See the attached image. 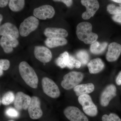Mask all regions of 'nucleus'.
Returning a JSON list of instances; mask_svg holds the SVG:
<instances>
[{"instance_id":"32","label":"nucleus","mask_w":121,"mask_h":121,"mask_svg":"<svg viewBox=\"0 0 121 121\" xmlns=\"http://www.w3.org/2000/svg\"><path fill=\"white\" fill-rule=\"evenodd\" d=\"M112 18L115 22L121 24V14L114 15L113 16Z\"/></svg>"},{"instance_id":"8","label":"nucleus","mask_w":121,"mask_h":121,"mask_svg":"<svg viewBox=\"0 0 121 121\" xmlns=\"http://www.w3.org/2000/svg\"><path fill=\"white\" fill-rule=\"evenodd\" d=\"M55 13V9L50 5H44L35 9L33 10L34 16L40 20H45L54 17Z\"/></svg>"},{"instance_id":"5","label":"nucleus","mask_w":121,"mask_h":121,"mask_svg":"<svg viewBox=\"0 0 121 121\" xmlns=\"http://www.w3.org/2000/svg\"><path fill=\"white\" fill-rule=\"evenodd\" d=\"M39 24V20L35 17L31 16L27 17L20 25V35L22 37H26L36 29Z\"/></svg>"},{"instance_id":"10","label":"nucleus","mask_w":121,"mask_h":121,"mask_svg":"<svg viewBox=\"0 0 121 121\" xmlns=\"http://www.w3.org/2000/svg\"><path fill=\"white\" fill-rule=\"evenodd\" d=\"M117 88L113 84H109L102 92L100 97V103L102 106H107L111 100L117 95Z\"/></svg>"},{"instance_id":"17","label":"nucleus","mask_w":121,"mask_h":121,"mask_svg":"<svg viewBox=\"0 0 121 121\" xmlns=\"http://www.w3.org/2000/svg\"><path fill=\"white\" fill-rule=\"evenodd\" d=\"M44 34L48 38H65L68 35L67 31L65 29L52 27L45 29Z\"/></svg>"},{"instance_id":"4","label":"nucleus","mask_w":121,"mask_h":121,"mask_svg":"<svg viewBox=\"0 0 121 121\" xmlns=\"http://www.w3.org/2000/svg\"><path fill=\"white\" fill-rule=\"evenodd\" d=\"M78 101L86 114L91 117L97 116L98 113L97 107L93 103L90 95L86 94L80 95L78 98Z\"/></svg>"},{"instance_id":"1","label":"nucleus","mask_w":121,"mask_h":121,"mask_svg":"<svg viewBox=\"0 0 121 121\" xmlns=\"http://www.w3.org/2000/svg\"><path fill=\"white\" fill-rule=\"evenodd\" d=\"M92 26L88 22H82L78 24L76 34L78 39L86 44H92L97 41V34L92 32Z\"/></svg>"},{"instance_id":"16","label":"nucleus","mask_w":121,"mask_h":121,"mask_svg":"<svg viewBox=\"0 0 121 121\" xmlns=\"http://www.w3.org/2000/svg\"><path fill=\"white\" fill-rule=\"evenodd\" d=\"M19 31L16 26L9 22H7L1 25L0 35L3 36L8 35L13 38L17 39L19 36Z\"/></svg>"},{"instance_id":"9","label":"nucleus","mask_w":121,"mask_h":121,"mask_svg":"<svg viewBox=\"0 0 121 121\" xmlns=\"http://www.w3.org/2000/svg\"><path fill=\"white\" fill-rule=\"evenodd\" d=\"M40 105V100L38 97L35 96L32 97L31 102L28 109L30 118L37 119L42 117L43 112Z\"/></svg>"},{"instance_id":"20","label":"nucleus","mask_w":121,"mask_h":121,"mask_svg":"<svg viewBox=\"0 0 121 121\" xmlns=\"http://www.w3.org/2000/svg\"><path fill=\"white\" fill-rule=\"evenodd\" d=\"M45 45L50 48L65 45L67 40L65 38H47L44 41Z\"/></svg>"},{"instance_id":"18","label":"nucleus","mask_w":121,"mask_h":121,"mask_svg":"<svg viewBox=\"0 0 121 121\" xmlns=\"http://www.w3.org/2000/svg\"><path fill=\"white\" fill-rule=\"evenodd\" d=\"M105 65L104 62L100 58L91 60L87 64L89 71L91 74H96L99 73L104 69Z\"/></svg>"},{"instance_id":"31","label":"nucleus","mask_w":121,"mask_h":121,"mask_svg":"<svg viewBox=\"0 0 121 121\" xmlns=\"http://www.w3.org/2000/svg\"><path fill=\"white\" fill-rule=\"evenodd\" d=\"M53 1L56 2H61L64 3L68 7H70L72 4L73 1L71 0H55Z\"/></svg>"},{"instance_id":"33","label":"nucleus","mask_w":121,"mask_h":121,"mask_svg":"<svg viewBox=\"0 0 121 121\" xmlns=\"http://www.w3.org/2000/svg\"><path fill=\"white\" fill-rule=\"evenodd\" d=\"M9 0H0V7L4 8L6 7L8 4Z\"/></svg>"},{"instance_id":"14","label":"nucleus","mask_w":121,"mask_h":121,"mask_svg":"<svg viewBox=\"0 0 121 121\" xmlns=\"http://www.w3.org/2000/svg\"><path fill=\"white\" fill-rule=\"evenodd\" d=\"M19 44L18 40L8 35L2 36L0 40V44L5 53H11L13 48L16 47Z\"/></svg>"},{"instance_id":"37","label":"nucleus","mask_w":121,"mask_h":121,"mask_svg":"<svg viewBox=\"0 0 121 121\" xmlns=\"http://www.w3.org/2000/svg\"><path fill=\"white\" fill-rule=\"evenodd\" d=\"M2 19H3V16L1 14H0V24L2 22Z\"/></svg>"},{"instance_id":"24","label":"nucleus","mask_w":121,"mask_h":121,"mask_svg":"<svg viewBox=\"0 0 121 121\" xmlns=\"http://www.w3.org/2000/svg\"><path fill=\"white\" fill-rule=\"evenodd\" d=\"M76 56L78 60L81 62L82 65L88 64L90 57L88 53L86 51L82 50L79 51L76 54Z\"/></svg>"},{"instance_id":"23","label":"nucleus","mask_w":121,"mask_h":121,"mask_svg":"<svg viewBox=\"0 0 121 121\" xmlns=\"http://www.w3.org/2000/svg\"><path fill=\"white\" fill-rule=\"evenodd\" d=\"M69 54L67 52L60 54V56L56 60V64L62 68L66 67L69 60Z\"/></svg>"},{"instance_id":"29","label":"nucleus","mask_w":121,"mask_h":121,"mask_svg":"<svg viewBox=\"0 0 121 121\" xmlns=\"http://www.w3.org/2000/svg\"><path fill=\"white\" fill-rule=\"evenodd\" d=\"M6 114L9 117H17L19 115V113L17 110L13 108H9L7 109Z\"/></svg>"},{"instance_id":"34","label":"nucleus","mask_w":121,"mask_h":121,"mask_svg":"<svg viewBox=\"0 0 121 121\" xmlns=\"http://www.w3.org/2000/svg\"><path fill=\"white\" fill-rule=\"evenodd\" d=\"M116 82L117 85H121V71L120 72L117 76L116 79Z\"/></svg>"},{"instance_id":"30","label":"nucleus","mask_w":121,"mask_h":121,"mask_svg":"<svg viewBox=\"0 0 121 121\" xmlns=\"http://www.w3.org/2000/svg\"><path fill=\"white\" fill-rule=\"evenodd\" d=\"M76 59L73 56H69V60L67 67L70 69H73L74 67V64Z\"/></svg>"},{"instance_id":"13","label":"nucleus","mask_w":121,"mask_h":121,"mask_svg":"<svg viewBox=\"0 0 121 121\" xmlns=\"http://www.w3.org/2000/svg\"><path fill=\"white\" fill-rule=\"evenodd\" d=\"M34 52L36 58L44 63L49 62L52 59L51 52L48 48L43 46H36Z\"/></svg>"},{"instance_id":"3","label":"nucleus","mask_w":121,"mask_h":121,"mask_svg":"<svg viewBox=\"0 0 121 121\" xmlns=\"http://www.w3.org/2000/svg\"><path fill=\"white\" fill-rule=\"evenodd\" d=\"M83 74L79 72L72 71L66 74L61 82V86L66 90L74 89L83 79Z\"/></svg>"},{"instance_id":"2","label":"nucleus","mask_w":121,"mask_h":121,"mask_svg":"<svg viewBox=\"0 0 121 121\" xmlns=\"http://www.w3.org/2000/svg\"><path fill=\"white\" fill-rule=\"evenodd\" d=\"M19 69L21 76L26 84L31 88L36 89L39 79L34 69L24 61L20 63Z\"/></svg>"},{"instance_id":"26","label":"nucleus","mask_w":121,"mask_h":121,"mask_svg":"<svg viewBox=\"0 0 121 121\" xmlns=\"http://www.w3.org/2000/svg\"><path fill=\"white\" fill-rule=\"evenodd\" d=\"M107 10L109 13L112 15L121 14V4H119V7L112 4H109L107 6Z\"/></svg>"},{"instance_id":"27","label":"nucleus","mask_w":121,"mask_h":121,"mask_svg":"<svg viewBox=\"0 0 121 121\" xmlns=\"http://www.w3.org/2000/svg\"><path fill=\"white\" fill-rule=\"evenodd\" d=\"M102 121H121V119L117 115L111 113L109 115L105 114L102 118Z\"/></svg>"},{"instance_id":"38","label":"nucleus","mask_w":121,"mask_h":121,"mask_svg":"<svg viewBox=\"0 0 121 121\" xmlns=\"http://www.w3.org/2000/svg\"><path fill=\"white\" fill-rule=\"evenodd\" d=\"M3 70H2L1 69H0V76H1L3 74Z\"/></svg>"},{"instance_id":"22","label":"nucleus","mask_w":121,"mask_h":121,"mask_svg":"<svg viewBox=\"0 0 121 121\" xmlns=\"http://www.w3.org/2000/svg\"><path fill=\"white\" fill-rule=\"evenodd\" d=\"M25 5V1L24 0H11L9 2V6L11 11L17 12L22 10Z\"/></svg>"},{"instance_id":"7","label":"nucleus","mask_w":121,"mask_h":121,"mask_svg":"<svg viewBox=\"0 0 121 121\" xmlns=\"http://www.w3.org/2000/svg\"><path fill=\"white\" fill-rule=\"evenodd\" d=\"M66 117L70 121H89L86 116L79 108L69 106L64 110Z\"/></svg>"},{"instance_id":"21","label":"nucleus","mask_w":121,"mask_h":121,"mask_svg":"<svg viewBox=\"0 0 121 121\" xmlns=\"http://www.w3.org/2000/svg\"><path fill=\"white\" fill-rule=\"evenodd\" d=\"M107 45L108 43L106 42L100 43L98 41H95L91 45V52L96 55L101 54L105 51Z\"/></svg>"},{"instance_id":"11","label":"nucleus","mask_w":121,"mask_h":121,"mask_svg":"<svg viewBox=\"0 0 121 121\" xmlns=\"http://www.w3.org/2000/svg\"><path fill=\"white\" fill-rule=\"evenodd\" d=\"M31 97L22 91L17 92L15 95L14 105L18 111L26 110L28 109L31 101Z\"/></svg>"},{"instance_id":"12","label":"nucleus","mask_w":121,"mask_h":121,"mask_svg":"<svg viewBox=\"0 0 121 121\" xmlns=\"http://www.w3.org/2000/svg\"><path fill=\"white\" fill-rule=\"evenodd\" d=\"M81 2L86 9V11L82 15L83 19H89L93 17L99 8L98 1L96 0H82Z\"/></svg>"},{"instance_id":"15","label":"nucleus","mask_w":121,"mask_h":121,"mask_svg":"<svg viewBox=\"0 0 121 121\" xmlns=\"http://www.w3.org/2000/svg\"><path fill=\"white\" fill-rule=\"evenodd\" d=\"M121 53V45L115 42L109 44L108 51L106 55V59L108 62L116 61Z\"/></svg>"},{"instance_id":"19","label":"nucleus","mask_w":121,"mask_h":121,"mask_svg":"<svg viewBox=\"0 0 121 121\" xmlns=\"http://www.w3.org/2000/svg\"><path fill=\"white\" fill-rule=\"evenodd\" d=\"M94 90V85L91 83L79 84L73 89L76 95L79 97L81 95L88 94L92 93Z\"/></svg>"},{"instance_id":"39","label":"nucleus","mask_w":121,"mask_h":121,"mask_svg":"<svg viewBox=\"0 0 121 121\" xmlns=\"http://www.w3.org/2000/svg\"><path fill=\"white\" fill-rule=\"evenodd\" d=\"M13 121V120H9V121Z\"/></svg>"},{"instance_id":"28","label":"nucleus","mask_w":121,"mask_h":121,"mask_svg":"<svg viewBox=\"0 0 121 121\" xmlns=\"http://www.w3.org/2000/svg\"><path fill=\"white\" fill-rule=\"evenodd\" d=\"M10 63L9 60L7 59H0V69L2 70H8L10 67Z\"/></svg>"},{"instance_id":"35","label":"nucleus","mask_w":121,"mask_h":121,"mask_svg":"<svg viewBox=\"0 0 121 121\" xmlns=\"http://www.w3.org/2000/svg\"><path fill=\"white\" fill-rule=\"evenodd\" d=\"M81 65H82V64L80 61L76 59L75 61L74 64V67L76 68H80Z\"/></svg>"},{"instance_id":"6","label":"nucleus","mask_w":121,"mask_h":121,"mask_svg":"<svg viewBox=\"0 0 121 121\" xmlns=\"http://www.w3.org/2000/svg\"><path fill=\"white\" fill-rule=\"evenodd\" d=\"M41 84L44 93L52 98L59 97L60 91L56 83L50 78L44 77L41 80Z\"/></svg>"},{"instance_id":"25","label":"nucleus","mask_w":121,"mask_h":121,"mask_svg":"<svg viewBox=\"0 0 121 121\" xmlns=\"http://www.w3.org/2000/svg\"><path fill=\"white\" fill-rule=\"evenodd\" d=\"M15 96L12 91H9L3 95L1 99V103L3 105H8L14 101Z\"/></svg>"},{"instance_id":"36","label":"nucleus","mask_w":121,"mask_h":121,"mask_svg":"<svg viewBox=\"0 0 121 121\" xmlns=\"http://www.w3.org/2000/svg\"><path fill=\"white\" fill-rule=\"evenodd\" d=\"M112 1H114V2L119 3V4H121V0H112Z\"/></svg>"}]
</instances>
